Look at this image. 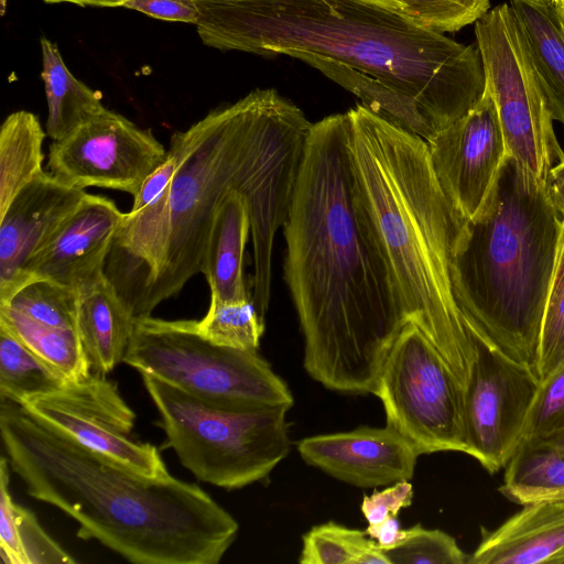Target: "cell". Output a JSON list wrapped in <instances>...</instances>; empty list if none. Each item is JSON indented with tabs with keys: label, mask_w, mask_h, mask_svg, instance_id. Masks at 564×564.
Returning a JSON list of instances; mask_svg holds the SVG:
<instances>
[{
	"label": "cell",
	"mask_w": 564,
	"mask_h": 564,
	"mask_svg": "<svg viewBox=\"0 0 564 564\" xmlns=\"http://www.w3.org/2000/svg\"><path fill=\"white\" fill-rule=\"evenodd\" d=\"M167 150L150 129L109 109L48 148L47 170L80 189L97 186L134 197L166 160Z\"/></svg>",
	"instance_id": "cell-12"
},
{
	"label": "cell",
	"mask_w": 564,
	"mask_h": 564,
	"mask_svg": "<svg viewBox=\"0 0 564 564\" xmlns=\"http://www.w3.org/2000/svg\"><path fill=\"white\" fill-rule=\"evenodd\" d=\"M545 192L552 206L564 217V158L549 171Z\"/></svg>",
	"instance_id": "cell-38"
},
{
	"label": "cell",
	"mask_w": 564,
	"mask_h": 564,
	"mask_svg": "<svg viewBox=\"0 0 564 564\" xmlns=\"http://www.w3.org/2000/svg\"><path fill=\"white\" fill-rule=\"evenodd\" d=\"M123 8L135 10L155 19L195 24L199 11L195 0H130Z\"/></svg>",
	"instance_id": "cell-36"
},
{
	"label": "cell",
	"mask_w": 564,
	"mask_h": 564,
	"mask_svg": "<svg viewBox=\"0 0 564 564\" xmlns=\"http://www.w3.org/2000/svg\"><path fill=\"white\" fill-rule=\"evenodd\" d=\"M202 42L303 61L425 141L464 117L486 80L477 45L367 0H195Z\"/></svg>",
	"instance_id": "cell-1"
},
{
	"label": "cell",
	"mask_w": 564,
	"mask_h": 564,
	"mask_svg": "<svg viewBox=\"0 0 564 564\" xmlns=\"http://www.w3.org/2000/svg\"><path fill=\"white\" fill-rule=\"evenodd\" d=\"M42 359L0 326V401L15 403L66 383Z\"/></svg>",
	"instance_id": "cell-28"
},
{
	"label": "cell",
	"mask_w": 564,
	"mask_h": 564,
	"mask_svg": "<svg viewBox=\"0 0 564 564\" xmlns=\"http://www.w3.org/2000/svg\"><path fill=\"white\" fill-rule=\"evenodd\" d=\"M473 337L476 356L463 392L467 455L496 474L519 445L540 379L532 369Z\"/></svg>",
	"instance_id": "cell-13"
},
{
	"label": "cell",
	"mask_w": 564,
	"mask_h": 564,
	"mask_svg": "<svg viewBox=\"0 0 564 564\" xmlns=\"http://www.w3.org/2000/svg\"><path fill=\"white\" fill-rule=\"evenodd\" d=\"M251 235L250 206L239 192H231L217 206L208 232L200 273L210 300L252 299L243 274L245 249Z\"/></svg>",
	"instance_id": "cell-19"
},
{
	"label": "cell",
	"mask_w": 564,
	"mask_h": 564,
	"mask_svg": "<svg viewBox=\"0 0 564 564\" xmlns=\"http://www.w3.org/2000/svg\"><path fill=\"white\" fill-rule=\"evenodd\" d=\"M42 73L48 116L46 134L61 140L106 108L99 91L77 79L64 63L59 50L48 39L41 37Z\"/></svg>",
	"instance_id": "cell-22"
},
{
	"label": "cell",
	"mask_w": 564,
	"mask_h": 564,
	"mask_svg": "<svg viewBox=\"0 0 564 564\" xmlns=\"http://www.w3.org/2000/svg\"><path fill=\"white\" fill-rule=\"evenodd\" d=\"M561 219L545 184L507 155L484 207L464 223L451 262L470 334L534 372Z\"/></svg>",
	"instance_id": "cell-6"
},
{
	"label": "cell",
	"mask_w": 564,
	"mask_h": 564,
	"mask_svg": "<svg viewBox=\"0 0 564 564\" xmlns=\"http://www.w3.org/2000/svg\"><path fill=\"white\" fill-rule=\"evenodd\" d=\"M467 564H564V499L522 506L481 540Z\"/></svg>",
	"instance_id": "cell-18"
},
{
	"label": "cell",
	"mask_w": 564,
	"mask_h": 564,
	"mask_svg": "<svg viewBox=\"0 0 564 564\" xmlns=\"http://www.w3.org/2000/svg\"><path fill=\"white\" fill-rule=\"evenodd\" d=\"M0 305L37 324L78 333V292L53 280L26 279Z\"/></svg>",
	"instance_id": "cell-29"
},
{
	"label": "cell",
	"mask_w": 564,
	"mask_h": 564,
	"mask_svg": "<svg viewBox=\"0 0 564 564\" xmlns=\"http://www.w3.org/2000/svg\"><path fill=\"white\" fill-rule=\"evenodd\" d=\"M123 215L109 198L87 193L25 262L18 286L30 278H45L80 292L104 279Z\"/></svg>",
	"instance_id": "cell-15"
},
{
	"label": "cell",
	"mask_w": 564,
	"mask_h": 564,
	"mask_svg": "<svg viewBox=\"0 0 564 564\" xmlns=\"http://www.w3.org/2000/svg\"><path fill=\"white\" fill-rule=\"evenodd\" d=\"M297 451L306 464L360 488L410 480L420 456L387 425L308 436L297 443Z\"/></svg>",
	"instance_id": "cell-16"
},
{
	"label": "cell",
	"mask_w": 564,
	"mask_h": 564,
	"mask_svg": "<svg viewBox=\"0 0 564 564\" xmlns=\"http://www.w3.org/2000/svg\"><path fill=\"white\" fill-rule=\"evenodd\" d=\"M301 564H390L366 530L333 521L315 525L302 536Z\"/></svg>",
	"instance_id": "cell-27"
},
{
	"label": "cell",
	"mask_w": 564,
	"mask_h": 564,
	"mask_svg": "<svg viewBox=\"0 0 564 564\" xmlns=\"http://www.w3.org/2000/svg\"><path fill=\"white\" fill-rule=\"evenodd\" d=\"M534 1H538V2H551L552 0H534Z\"/></svg>",
	"instance_id": "cell-42"
},
{
	"label": "cell",
	"mask_w": 564,
	"mask_h": 564,
	"mask_svg": "<svg viewBox=\"0 0 564 564\" xmlns=\"http://www.w3.org/2000/svg\"><path fill=\"white\" fill-rule=\"evenodd\" d=\"M86 194L44 172L15 195L0 216V301L18 286L25 262Z\"/></svg>",
	"instance_id": "cell-17"
},
{
	"label": "cell",
	"mask_w": 564,
	"mask_h": 564,
	"mask_svg": "<svg viewBox=\"0 0 564 564\" xmlns=\"http://www.w3.org/2000/svg\"><path fill=\"white\" fill-rule=\"evenodd\" d=\"M524 441L564 444V364L540 381L520 438Z\"/></svg>",
	"instance_id": "cell-33"
},
{
	"label": "cell",
	"mask_w": 564,
	"mask_h": 564,
	"mask_svg": "<svg viewBox=\"0 0 564 564\" xmlns=\"http://www.w3.org/2000/svg\"><path fill=\"white\" fill-rule=\"evenodd\" d=\"M0 326L11 333L65 381L82 380L91 373L77 332L37 324L19 312L1 305Z\"/></svg>",
	"instance_id": "cell-26"
},
{
	"label": "cell",
	"mask_w": 564,
	"mask_h": 564,
	"mask_svg": "<svg viewBox=\"0 0 564 564\" xmlns=\"http://www.w3.org/2000/svg\"><path fill=\"white\" fill-rule=\"evenodd\" d=\"M346 115L356 192L405 319L464 389L476 345L454 296L451 262L466 220L443 192L422 137L362 104Z\"/></svg>",
	"instance_id": "cell-5"
},
{
	"label": "cell",
	"mask_w": 564,
	"mask_h": 564,
	"mask_svg": "<svg viewBox=\"0 0 564 564\" xmlns=\"http://www.w3.org/2000/svg\"><path fill=\"white\" fill-rule=\"evenodd\" d=\"M557 11H558L560 20H561L562 28H563V31H564V9L557 10Z\"/></svg>",
	"instance_id": "cell-41"
},
{
	"label": "cell",
	"mask_w": 564,
	"mask_h": 564,
	"mask_svg": "<svg viewBox=\"0 0 564 564\" xmlns=\"http://www.w3.org/2000/svg\"><path fill=\"white\" fill-rule=\"evenodd\" d=\"M499 491L520 506L563 500L564 444L520 442L505 466Z\"/></svg>",
	"instance_id": "cell-23"
},
{
	"label": "cell",
	"mask_w": 564,
	"mask_h": 564,
	"mask_svg": "<svg viewBox=\"0 0 564 564\" xmlns=\"http://www.w3.org/2000/svg\"><path fill=\"white\" fill-rule=\"evenodd\" d=\"M45 137L39 117L30 111H14L4 119L0 130V216L24 186L45 172Z\"/></svg>",
	"instance_id": "cell-25"
},
{
	"label": "cell",
	"mask_w": 564,
	"mask_h": 564,
	"mask_svg": "<svg viewBox=\"0 0 564 564\" xmlns=\"http://www.w3.org/2000/svg\"><path fill=\"white\" fill-rule=\"evenodd\" d=\"M564 364V217L546 297L535 372L540 381Z\"/></svg>",
	"instance_id": "cell-32"
},
{
	"label": "cell",
	"mask_w": 564,
	"mask_h": 564,
	"mask_svg": "<svg viewBox=\"0 0 564 564\" xmlns=\"http://www.w3.org/2000/svg\"><path fill=\"white\" fill-rule=\"evenodd\" d=\"M9 462L0 458V553L7 564H73L72 557L41 527L34 513L13 501Z\"/></svg>",
	"instance_id": "cell-24"
},
{
	"label": "cell",
	"mask_w": 564,
	"mask_h": 564,
	"mask_svg": "<svg viewBox=\"0 0 564 564\" xmlns=\"http://www.w3.org/2000/svg\"><path fill=\"white\" fill-rule=\"evenodd\" d=\"M406 22L432 32H456L490 9V0H367Z\"/></svg>",
	"instance_id": "cell-31"
},
{
	"label": "cell",
	"mask_w": 564,
	"mask_h": 564,
	"mask_svg": "<svg viewBox=\"0 0 564 564\" xmlns=\"http://www.w3.org/2000/svg\"><path fill=\"white\" fill-rule=\"evenodd\" d=\"M464 389L445 359L414 323L394 339L375 393L387 426L422 454H468L464 430Z\"/></svg>",
	"instance_id": "cell-9"
},
{
	"label": "cell",
	"mask_w": 564,
	"mask_h": 564,
	"mask_svg": "<svg viewBox=\"0 0 564 564\" xmlns=\"http://www.w3.org/2000/svg\"><path fill=\"white\" fill-rule=\"evenodd\" d=\"M0 435L29 496L78 523L135 564H217L239 524L199 486L171 474L149 477L80 444L21 404L0 401Z\"/></svg>",
	"instance_id": "cell-4"
},
{
	"label": "cell",
	"mask_w": 564,
	"mask_h": 564,
	"mask_svg": "<svg viewBox=\"0 0 564 564\" xmlns=\"http://www.w3.org/2000/svg\"><path fill=\"white\" fill-rule=\"evenodd\" d=\"M383 552L390 564H467L469 557L455 538L421 524L410 528L405 541Z\"/></svg>",
	"instance_id": "cell-34"
},
{
	"label": "cell",
	"mask_w": 564,
	"mask_h": 564,
	"mask_svg": "<svg viewBox=\"0 0 564 564\" xmlns=\"http://www.w3.org/2000/svg\"><path fill=\"white\" fill-rule=\"evenodd\" d=\"M474 24L485 87L496 105L507 155L545 184L564 152L509 2L490 9Z\"/></svg>",
	"instance_id": "cell-10"
},
{
	"label": "cell",
	"mask_w": 564,
	"mask_h": 564,
	"mask_svg": "<svg viewBox=\"0 0 564 564\" xmlns=\"http://www.w3.org/2000/svg\"><path fill=\"white\" fill-rule=\"evenodd\" d=\"M435 176L456 209L470 220L484 207L507 156L495 101L488 91L460 119L426 140Z\"/></svg>",
	"instance_id": "cell-14"
},
{
	"label": "cell",
	"mask_w": 564,
	"mask_h": 564,
	"mask_svg": "<svg viewBox=\"0 0 564 564\" xmlns=\"http://www.w3.org/2000/svg\"><path fill=\"white\" fill-rule=\"evenodd\" d=\"M413 488L409 480H401L364 496L361 512L369 524H377L388 516H398L401 509L411 506Z\"/></svg>",
	"instance_id": "cell-35"
},
{
	"label": "cell",
	"mask_w": 564,
	"mask_h": 564,
	"mask_svg": "<svg viewBox=\"0 0 564 564\" xmlns=\"http://www.w3.org/2000/svg\"><path fill=\"white\" fill-rule=\"evenodd\" d=\"M134 322L107 275L78 292L77 328L90 372L107 376L122 362Z\"/></svg>",
	"instance_id": "cell-20"
},
{
	"label": "cell",
	"mask_w": 564,
	"mask_h": 564,
	"mask_svg": "<svg viewBox=\"0 0 564 564\" xmlns=\"http://www.w3.org/2000/svg\"><path fill=\"white\" fill-rule=\"evenodd\" d=\"M553 120L564 127V31L554 3L510 0Z\"/></svg>",
	"instance_id": "cell-21"
},
{
	"label": "cell",
	"mask_w": 564,
	"mask_h": 564,
	"mask_svg": "<svg viewBox=\"0 0 564 564\" xmlns=\"http://www.w3.org/2000/svg\"><path fill=\"white\" fill-rule=\"evenodd\" d=\"M130 0H44L46 3H74L77 6L86 7H123Z\"/></svg>",
	"instance_id": "cell-39"
},
{
	"label": "cell",
	"mask_w": 564,
	"mask_h": 564,
	"mask_svg": "<svg viewBox=\"0 0 564 564\" xmlns=\"http://www.w3.org/2000/svg\"><path fill=\"white\" fill-rule=\"evenodd\" d=\"M557 10L564 9V0H552Z\"/></svg>",
	"instance_id": "cell-40"
},
{
	"label": "cell",
	"mask_w": 564,
	"mask_h": 564,
	"mask_svg": "<svg viewBox=\"0 0 564 564\" xmlns=\"http://www.w3.org/2000/svg\"><path fill=\"white\" fill-rule=\"evenodd\" d=\"M366 532L377 542L381 550L387 551L405 541L409 536L410 528L402 529L397 517L390 514L377 524H369Z\"/></svg>",
	"instance_id": "cell-37"
},
{
	"label": "cell",
	"mask_w": 564,
	"mask_h": 564,
	"mask_svg": "<svg viewBox=\"0 0 564 564\" xmlns=\"http://www.w3.org/2000/svg\"><path fill=\"white\" fill-rule=\"evenodd\" d=\"M122 362L207 403L235 410L291 408L293 395L258 350L216 345L194 319L137 318Z\"/></svg>",
	"instance_id": "cell-8"
},
{
	"label": "cell",
	"mask_w": 564,
	"mask_h": 564,
	"mask_svg": "<svg viewBox=\"0 0 564 564\" xmlns=\"http://www.w3.org/2000/svg\"><path fill=\"white\" fill-rule=\"evenodd\" d=\"M18 404L138 474L149 477L170 474L154 445L131 438L135 414L117 384L105 375L91 372L85 379L67 381L52 392Z\"/></svg>",
	"instance_id": "cell-11"
},
{
	"label": "cell",
	"mask_w": 564,
	"mask_h": 564,
	"mask_svg": "<svg viewBox=\"0 0 564 564\" xmlns=\"http://www.w3.org/2000/svg\"><path fill=\"white\" fill-rule=\"evenodd\" d=\"M166 446L198 480L228 490L267 478L290 452L289 408L235 410L141 372Z\"/></svg>",
	"instance_id": "cell-7"
},
{
	"label": "cell",
	"mask_w": 564,
	"mask_h": 564,
	"mask_svg": "<svg viewBox=\"0 0 564 564\" xmlns=\"http://www.w3.org/2000/svg\"><path fill=\"white\" fill-rule=\"evenodd\" d=\"M282 228L306 372L333 391L373 394L408 322L356 192L346 112L312 123Z\"/></svg>",
	"instance_id": "cell-2"
},
{
	"label": "cell",
	"mask_w": 564,
	"mask_h": 564,
	"mask_svg": "<svg viewBox=\"0 0 564 564\" xmlns=\"http://www.w3.org/2000/svg\"><path fill=\"white\" fill-rule=\"evenodd\" d=\"M312 122L273 88H257L209 111L170 148L176 170L152 274L134 318L150 316L200 273L217 206L231 192L250 206L252 301L260 316L269 308L272 254L278 230L286 221Z\"/></svg>",
	"instance_id": "cell-3"
},
{
	"label": "cell",
	"mask_w": 564,
	"mask_h": 564,
	"mask_svg": "<svg viewBox=\"0 0 564 564\" xmlns=\"http://www.w3.org/2000/svg\"><path fill=\"white\" fill-rule=\"evenodd\" d=\"M197 332L207 340L238 349L258 350L264 319L252 301L210 300L206 315L195 321Z\"/></svg>",
	"instance_id": "cell-30"
}]
</instances>
